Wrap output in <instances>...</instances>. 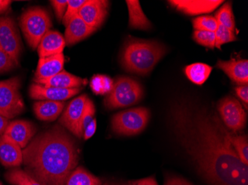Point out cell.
I'll return each instance as SVG.
<instances>
[{
  "mask_svg": "<svg viewBox=\"0 0 248 185\" xmlns=\"http://www.w3.org/2000/svg\"><path fill=\"white\" fill-rule=\"evenodd\" d=\"M96 129H97V121L96 119H93L91 123L89 124L86 128L85 129L84 133H83V137L85 140H88L92 137L95 133Z\"/></svg>",
  "mask_w": 248,
  "mask_h": 185,
  "instance_id": "36",
  "label": "cell"
},
{
  "mask_svg": "<svg viewBox=\"0 0 248 185\" xmlns=\"http://www.w3.org/2000/svg\"><path fill=\"white\" fill-rule=\"evenodd\" d=\"M217 67L226 73L236 84L246 85L248 83V62L247 59L218 60Z\"/></svg>",
  "mask_w": 248,
  "mask_h": 185,
  "instance_id": "16",
  "label": "cell"
},
{
  "mask_svg": "<svg viewBox=\"0 0 248 185\" xmlns=\"http://www.w3.org/2000/svg\"><path fill=\"white\" fill-rule=\"evenodd\" d=\"M165 53L164 46L156 42L129 40L124 45L121 62L128 71L147 74Z\"/></svg>",
  "mask_w": 248,
  "mask_h": 185,
  "instance_id": "3",
  "label": "cell"
},
{
  "mask_svg": "<svg viewBox=\"0 0 248 185\" xmlns=\"http://www.w3.org/2000/svg\"><path fill=\"white\" fill-rule=\"evenodd\" d=\"M65 185H102V182L84 168L79 167L72 171Z\"/></svg>",
  "mask_w": 248,
  "mask_h": 185,
  "instance_id": "24",
  "label": "cell"
},
{
  "mask_svg": "<svg viewBox=\"0 0 248 185\" xmlns=\"http://www.w3.org/2000/svg\"><path fill=\"white\" fill-rule=\"evenodd\" d=\"M96 30V29L88 26L79 15H76L65 28L64 38L65 45H73L87 38Z\"/></svg>",
  "mask_w": 248,
  "mask_h": 185,
  "instance_id": "18",
  "label": "cell"
},
{
  "mask_svg": "<svg viewBox=\"0 0 248 185\" xmlns=\"http://www.w3.org/2000/svg\"><path fill=\"white\" fill-rule=\"evenodd\" d=\"M215 47L218 49H221V45L224 44L237 40L233 31L226 28L221 25H218V28L215 31Z\"/></svg>",
  "mask_w": 248,
  "mask_h": 185,
  "instance_id": "30",
  "label": "cell"
},
{
  "mask_svg": "<svg viewBox=\"0 0 248 185\" xmlns=\"http://www.w3.org/2000/svg\"><path fill=\"white\" fill-rule=\"evenodd\" d=\"M95 114V108L94 103L89 98L86 100L84 110H83V115L80 119L79 127H78V138L81 139L83 136L85 129L86 127L91 123L92 121L94 119V115Z\"/></svg>",
  "mask_w": 248,
  "mask_h": 185,
  "instance_id": "28",
  "label": "cell"
},
{
  "mask_svg": "<svg viewBox=\"0 0 248 185\" xmlns=\"http://www.w3.org/2000/svg\"><path fill=\"white\" fill-rule=\"evenodd\" d=\"M150 114L145 108H132L115 114L111 119V128L123 136L139 134L146 128Z\"/></svg>",
  "mask_w": 248,
  "mask_h": 185,
  "instance_id": "7",
  "label": "cell"
},
{
  "mask_svg": "<svg viewBox=\"0 0 248 185\" xmlns=\"http://www.w3.org/2000/svg\"><path fill=\"white\" fill-rule=\"evenodd\" d=\"M177 10L188 15H199L208 14L218 8L224 1L219 0H202V1H187L173 0L169 1Z\"/></svg>",
  "mask_w": 248,
  "mask_h": 185,
  "instance_id": "15",
  "label": "cell"
},
{
  "mask_svg": "<svg viewBox=\"0 0 248 185\" xmlns=\"http://www.w3.org/2000/svg\"><path fill=\"white\" fill-rule=\"evenodd\" d=\"M37 128L32 122L16 120L9 122L5 134L16 142L21 148L24 149L35 136Z\"/></svg>",
  "mask_w": 248,
  "mask_h": 185,
  "instance_id": "14",
  "label": "cell"
},
{
  "mask_svg": "<svg viewBox=\"0 0 248 185\" xmlns=\"http://www.w3.org/2000/svg\"><path fill=\"white\" fill-rule=\"evenodd\" d=\"M0 185H2V183H1V182H0Z\"/></svg>",
  "mask_w": 248,
  "mask_h": 185,
  "instance_id": "43",
  "label": "cell"
},
{
  "mask_svg": "<svg viewBox=\"0 0 248 185\" xmlns=\"http://www.w3.org/2000/svg\"><path fill=\"white\" fill-rule=\"evenodd\" d=\"M213 68L204 63H194L185 68V73L188 79L198 85H202L208 79Z\"/></svg>",
  "mask_w": 248,
  "mask_h": 185,
  "instance_id": "23",
  "label": "cell"
},
{
  "mask_svg": "<svg viewBox=\"0 0 248 185\" xmlns=\"http://www.w3.org/2000/svg\"><path fill=\"white\" fill-rule=\"evenodd\" d=\"M230 141L243 163L248 165V140L246 135H236L231 133Z\"/></svg>",
  "mask_w": 248,
  "mask_h": 185,
  "instance_id": "26",
  "label": "cell"
},
{
  "mask_svg": "<svg viewBox=\"0 0 248 185\" xmlns=\"http://www.w3.org/2000/svg\"><path fill=\"white\" fill-rule=\"evenodd\" d=\"M121 185V184H118V183H113V182H107V183L104 184V185Z\"/></svg>",
  "mask_w": 248,
  "mask_h": 185,
  "instance_id": "41",
  "label": "cell"
},
{
  "mask_svg": "<svg viewBox=\"0 0 248 185\" xmlns=\"http://www.w3.org/2000/svg\"><path fill=\"white\" fill-rule=\"evenodd\" d=\"M18 63L8 54L0 49V73L11 71L17 67Z\"/></svg>",
  "mask_w": 248,
  "mask_h": 185,
  "instance_id": "33",
  "label": "cell"
},
{
  "mask_svg": "<svg viewBox=\"0 0 248 185\" xmlns=\"http://www.w3.org/2000/svg\"><path fill=\"white\" fill-rule=\"evenodd\" d=\"M195 30L215 32L218 28V22L214 16H202L193 20Z\"/></svg>",
  "mask_w": 248,
  "mask_h": 185,
  "instance_id": "29",
  "label": "cell"
},
{
  "mask_svg": "<svg viewBox=\"0 0 248 185\" xmlns=\"http://www.w3.org/2000/svg\"><path fill=\"white\" fill-rule=\"evenodd\" d=\"M132 184L134 185H157V182L153 177L141 179V180L138 181V182H133Z\"/></svg>",
  "mask_w": 248,
  "mask_h": 185,
  "instance_id": "39",
  "label": "cell"
},
{
  "mask_svg": "<svg viewBox=\"0 0 248 185\" xmlns=\"http://www.w3.org/2000/svg\"><path fill=\"white\" fill-rule=\"evenodd\" d=\"M64 63L65 57L62 53L58 55L40 58L33 81L44 80L58 74L63 70Z\"/></svg>",
  "mask_w": 248,
  "mask_h": 185,
  "instance_id": "17",
  "label": "cell"
},
{
  "mask_svg": "<svg viewBox=\"0 0 248 185\" xmlns=\"http://www.w3.org/2000/svg\"><path fill=\"white\" fill-rule=\"evenodd\" d=\"M22 155L25 171L42 185H65L79 161L73 138L57 125L33 138Z\"/></svg>",
  "mask_w": 248,
  "mask_h": 185,
  "instance_id": "2",
  "label": "cell"
},
{
  "mask_svg": "<svg viewBox=\"0 0 248 185\" xmlns=\"http://www.w3.org/2000/svg\"><path fill=\"white\" fill-rule=\"evenodd\" d=\"M218 111L223 124L229 130L237 132L245 128L247 114L236 99L231 97L222 99L218 103Z\"/></svg>",
  "mask_w": 248,
  "mask_h": 185,
  "instance_id": "9",
  "label": "cell"
},
{
  "mask_svg": "<svg viewBox=\"0 0 248 185\" xmlns=\"http://www.w3.org/2000/svg\"><path fill=\"white\" fill-rule=\"evenodd\" d=\"M87 99V96L85 94L74 99L60 118V124L78 138V127Z\"/></svg>",
  "mask_w": 248,
  "mask_h": 185,
  "instance_id": "11",
  "label": "cell"
},
{
  "mask_svg": "<svg viewBox=\"0 0 248 185\" xmlns=\"http://www.w3.org/2000/svg\"><path fill=\"white\" fill-rule=\"evenodd\" d=\"M86 0H69L68 1V6L66 11L62 19V24L68 26L69 22L79 13L80 8L86 3Z\"/></svg>",
  "mask_w": 248,
  "mask_h": 185,
  "instance_id": "32",
  "label": "cell"
},
{
  "mask_svg": "<svg viewBox=\"0 0 248 185\" xmlns=\"http://www.w3.org/2000/svg\"><path fill=\"white\" fill-rule=\"evenodd\" d=\"M218 25L234 32L235 30V19L232 13V4L231 2L224 4L217 12L215 16Z\"/></svg>",
  "mask_w": 248,
  "mask_h": 185,
  "instance_id": "27",
  "label": "cell"
},
{
  "mask_svg": "<svg viewBox=\"0 0 248 185\" xmlns=\"http://www.w3.org/2000/svg\"><path fill=\"white\" fill-rule=\"evenodd\" d=\"M0 161L8 168L20 166L23 161L20 146L5 133L0 136Z\"/></svg>",
  "mask_w": 248,
  "mask_h": 185,
  "instance_id": "13",
  "label": "cell"
},
{
  "mask_svg": "<svg viewBox=\"0 0 248 185\" xmlns=\"http://www.w3.org/2000/svg\"><path fill=\"white\" fill-rule=\"evenodd\" d=\"M0 49L19 64L22 42L16 23L10 16L0 17Z\"/></svg>",
  "mask_w": 248,
  "mask_h": 185,
  "instance_id": "8",
  "label": "cell"
},
{
  "mask_svg": "<svg viewBox=\"0 0 248 185\" xmlns=\"http://www.w3.org/2000/svg\"><path fill=\"white\" fill-rule=\"evenodd\" d=\"M133 185V184L132 183V184H130V185Z\"/></svg>",
  "mask_w": 248,
  "mask_h": 185,
  "instance_id": "42",
  "label": "cell"
},
{
  "mask_svg": "<svg viewBox=\"0 0 248 185\" xmlns=\"http://www.w3.org/2000/svg\"><path fill=\"white\" fill-rule=\"evenodd\" d=\"M108 5V1L89 0L80 8L78 15L88 26L97 30L107 17Z\"/></svg>",
  "mask_w": 248,
  "mask_h": 185,
  "instance_id": "10",
  "label": "cell"
},
{
  "mask_svg": "<svg viewBox=\"0 0 248 185\" xmlns=\"http://www.w3.org/2000/svg\"><path fill=\"white\" fill-rule=\"evenodd\" d=\"M235 92L238 97L242 100L244 102L245 108H248V86L246 85L239 86L235 88Z\"/></svg>",
  "mask_w": 248,
  "mask_h": 185,
  "instance_id": "35",
  "label": "cell"
},
{
  "mask_svg": "<svg viewBox=\"0 0 248 185\" xmlns=\"http://www.w3.org/2000/svg\"><path fill=\"white\" fill-rule=\"evenodd\" d=\"M83 87L57 88V87H46V86L34 83L30 86L29 95L33 100L62 101L75 97L80 93Z\"/></svg>",
  "mask_w": 248,
  "mask_h": 185,
  "instance_id": "12",
  "label": "cell"
},
{
  "mask_svg": "<svg viewBox=\"0 0 248 185\" xmlns=\"http://www.w3.org/2000/svg\"><path fill=\"white\" fill-rule=\"evenodd\" d=\"M12 2L9 0H0V14L5 13L11 6Z\"/></svg>",
  "mask_w": 248,
  "mask_h": 185,
  "instance_id": "40",
  "label": "cell"
},
{
  "mask_svg": "<svg viewBox=\"0 0 248 185\" xmlns=\"http://www.w3.org/2000/svg\"><path fill=\"white\" fill-rule=\"evenodd\" d=\"M165 185H192L185 179L178 177H171L167 179Z\"/></svg>",
  "mask_w": 248,
  "mask_h": 185,
  "instance_id": "37",
  "label": "cell"
},
{
  "mask_svg": "<svg viewBox=\"0 0 248 185\" xmlns=\"http://www.w3.org/2000/svg\"><path fill=\"white\" fill-rule=\"evenodd\" d=\"M5 179L14 185H42L28 174L26 171L19 168L10 170L5 174Z\"/></svg>",
  "mask_w": 248,
  "mask_h": 185,
  "instance_id": "25",
  "label": "cell"
},
{
  "mask_svg": "<svg viewBox=\"0 0 248 185\" xmlns=\"http://www.w3.org/2000/svg\"><path fill=\"white\" fill-rule=\"evenodd\" d=\"M51 5L55 11V14L60 22L63 19L67 6H68V0H54L51 1Z\"/></svg>",
  "mask_w": 248,
  "mask_h": 185,
  "instance_id": "34",
  "label": "cell"
},
{
  "mask_svg": "<svg viewBox=\"0 0 248 185\" xmlns=\"http://www.w3.org/2000/svg\"><path fill=\"white\" fill-rule=\"evenodd\" d=\"M193 40L201 45L204 46L210 49L215 48V32L195 30L193 33Z\"/></svg>",
  "mask_w": 248,
  "mask_h": 185,
  "instance_id": "31",
  "label": "cell"
},
{
  "mask_svg": "<svg viewBox=\"0 0 248 185\" xmlns=\"http://www.w3.org/2000/svg\"><path fill=\"white\" fill-rule=\"evenodd\" d=\"M36 84L41 85L46 87H57V88H78L86 85L87 80L75 76L69 72L62 70L58 74L54 75L49 79L44 80L33 81Z\"/></svg>",
  "mask_w": 248,
  "mask_h": 185,
  "instance_id": "19",
  "label": "cell"
},
{
  "mask_svg": "<svg viewBox=\"0 0 248 185\" xmlns=\"http://www.w3.org/2000/svg\"><path fill=\"white\" fill-rule=\"evenodd\" d=\"M21 79L18 76L0 81V114L12 119L25 110L20 94Z\"/></svg>",
  "mask_w": 248,
  "mask_h": 185,
  "instance_id": "6",
  "label": "cell"
},
{
  "mask_svg": "<svg viewBox=\"0 0 248 185\" xmlns=\"http://www.w3.org/2000/svg\"><path fill=\"white\" fill-rule=\"evenodd\" d=\"M126 2L129 9V26L140 30L150 29L151 28V23L143 14L139 1L127 0Z\"/></svg>",
  "mask_w": 248,
  "mask_h": 185,
  "instance_id": "22",
  "label": "cell"
},
{
  "mask_svg": "<svg viewBox=\"0 0 248 185\" xmlns=\"http://www.w3.org/2000/svg\"><path fill=\"white\" fill-rule=\"evenodd\" d=\"M21 30L32 49H36L47 32L52 27L48 12L40 7L29 8L19 19Z\"/></svg>",
  "mask_w": 248,
  "mask_h": 185,
  "instance_id": "4",
  "label": "cell"
},
{
  "mask_svg": "<svg viewBox=\"0 0 248 185\" xmlns=\"http://www.w3.org/2000/svg\"><path fill=\"white\" fill-rule=\"evenodd\" d=\"M65 46V40L61 33L55 30H49L39 43L37 52L40 58L51 57L62 54Z\"/></svg>",
  "mask_w": 248,
  "mask_h": 185,
  "instance_id": "20",
  "label": "cell"
},
{
  "mask_svg": "<svg viewBox=\"0 0 248 185\" xmlns=\"http://www.w3.org/2000/svg\"><path fill=\"white\" fill-rule=\"evenodd\" d=\"M143 96V89L137 81L129 77H120L104 100L108 109L126 108L135 105Z\"/></svg>",
  "mask_w": 248,
  "mask_h": 185,
  "instance_id": "5",
  "label": "cell"
},
{
  "mask_svg": "<svg viewBox=\"0 0 248 185\" xmlns=\"http://www.w3.org/2000/svg\"><path fill=\"white\" fill-rule=\"evenodd\" d=\"M171 127L196 169L210 185H248V165L234 150L231 132L215 112L182 101L170 110Z\"/></svg>",
  "mask_w": 248,
  "mask_h": 185,
  "instance_id": "1",
  "label": "cell"
},
{
  "mask_svg": "<svg viewBox=\"0 0 248 185\" xmlns=\"http://www.w3.org/2000/svg\"><path fill=\"white\" fill-rule=\"evenodd\" d=\"M65 108V102L61 101L43 100L33 104V111L37 119L46 122H53L58 119Z\"/></svg>",
  "mask_w": 248,
  "mask_h": 185,
  "instance_id": "21",
  "label": "cell"
},
{
  "mask_svg": "<svg viewBox=\"0 0 248 185\" xmlns=\"http://www.w3.org/2000/svg\"><path fill=\"white\" fill-rule=\"evenodd\" d=\"M9 122V119H7L5 116L0 114V136H2V134L5 133Z\"/></svg>",
  "mask_w": 248,
  "mask_h": 185,
  "instance_id": "38",
  "label": "cell"
}]
</instances>
